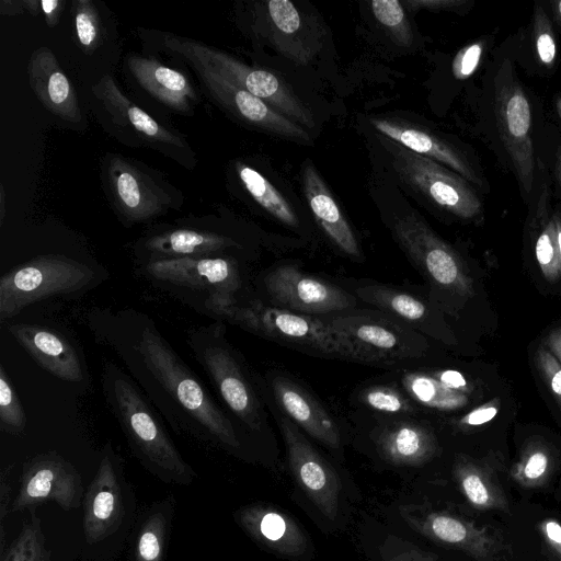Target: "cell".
<instances>
[{"instance_id":"9","label":"cell","mask_w":561,"mask_h":561,"mask_svg":"<svg viewBox=\"0 0 561 561\" xmlns=\"http://www.w3.org/2000/svg\"><path fill=\"white\" fill-rule=\"evenodd\" d=\"M386 145L401 180L433 204L462 219H471L482 213L481 199L466 179L391 139L387 138Z\"/></svg>"},{"instance_id":"17","label":"cell","mask_w":561,"mask_h":561,"mask_svg":"<svg viewBox=\"0 0 561 561\" xmlns=\"http://www.w3.org/2000/svg\"><path fill=\"white\" fill-rule=\"evenodd\" d=\"M186 62L194 68L210 95L241 121L286 138L310 141L309 135L297 123L261 99L201 64Z\"/></svg>"},{"instance_id":"43","label":"cell","mask_w":561,"mask_h":561,"mask_svg":"<svg viewBox=\"0 0 561 561\" xmlns=\"http://www.w3.org/2000/svg\"><path fill=\"white\" fill-rule=\"evenodd\" d=\"M540 534L553 561H561V524L547 518L539 525Z\"/></svg>"},{"instance_id":"49","label":"cell","mask_w":561,"mask_h":561,"mask_svg":"<svg viewBox=\"0 0 561 561\" xmlns=\"http://www.w3.org/2000/svg\"><path fill=\"white\" fill-rule=\"evenodd\" d=\"M24 7L32 15H37L42 11L41 1L37 0H26Z\"/></svg>"},{"instance_id":"19","label":"cell","mask_w":561,"mask_h":561,"mask_svg":"<svg viewBox=\"0 0 561 561\" xmlns=\"http://www.w3.org/2000/svg\"><path fill=\"white\" fill-rule=\"evenodd\" d=\"M8 332L46 371L66 381H81L83 367L70 341L58 331L31 323H11Z\"/></svg>"},{"instance_id":"18","label":"cell","mask_w":561,"mask_h":561,"mask_svg":"<svg viewBox=\"0 0 561 561\" xmlns=\"http://www.w3.org/2000/svg\"><path fill=\"white\" fill-rule=\"evenodd\" d=\"M108 183L116 207L130 221H144L163 213L171 198L149 175L130 161L110 159Z\"/></svg>"},{"instance_id":"37","label":"cell","mask_w":561,"mask_h":561,"mask_svg":"<svg viewBox=\"0 0 561 561\" xmlns=\"http://www.w3.org/2000/svg\"><path fill=\"white\" fill-rule=\"evenodd\" d=\"M371 11L376 20L386 26L403 45H409L412 33L407 21L403 8L397 0H373Z\"/></svg>"},{"instance_id":"15","label":"cell","mask_w":561,"mask_h":561,"mask_svg":"<svg viewBox=\"0 0 561 561\" xmlns=\"http://www.w3.org/2000/svg\"><path fill=\"white\" fill-rule=\"evenodd\" d=\"M396 240L432 284L455 291L467 288L466 277L453 250L416 214H405L392 224Z\"/></svg>"},{"instance_id":"16","label":"cell","mask_w":561,"mask_h":561,"mask_svg":"<svg viewBox=\"0 0 561 561\" xmlns=\"http://www.w3.org/2000/svg\"><path fill=\"white\" fill-rule=\"evenodd\" d=\"M124 479L121 459L107 444L99 468L83 496V535L89 545L114 535L125 518Z\"/></svg>"},{"instance_id":"25","label":"cell","mask_w":561,"mask_h":561,"mask_svg":"<svg viewBox=\"0 0 561 561\" xmlns=\"http://www.w3.org/2000/svg\"><path fill=\"white\" fill-rule=\"evenodd\" d=\"M375 443L386 461L400 467L424 465L437 449L434 434L423 424L408 419L396 420L379 427Z\"/></svg>"},{"instance_id":"6","label":"cell","mask_w":561,"mask_h":561,"mask_svg":"<svg viewBox=\"0 0 561 561\" xmlns=\"http://www.w3.org/2000/svg\"><path fill=\"white\" fill-rule=\"evenodd\" d=\"M96 278L90 266L66 255L36 256L1 276L0 321L5 322L43 299L85 291Z\"/></svg>"},{"instance_id":"22","label":"cell","mask_w":561,"mask_h":561,"mask_svg":"<svg viewBox=\"0 0 561 561\" xmlns=\"http://www.w3.org/2000/svg\"><path fill=\"white\" fill-rule=\"evenodd\" d=\"M241 245L234 239L214 231L191 228L167 230L146 238L139 245L140 264L192 256H222Z\"/></svg>"},{"instance_id":"26","label":"cell","mask_w":561,"mask_h":561,"mask_svg":"<svg viewBox=\"0 0 561 561\" xmlns=\"http://www.w3.org/2000/svg\"><path fill=\"white\" fill-rule=\"evenodd\" d=\"M302 188L317 222L331 242L345 255L360 259V249L350 224L310 161L304 165Z\"/></svg>"},{"instance_id":"4","label":"cell","mask_w":561,"mask_h":561,"mask_svg":"<svg viewBox=\"0 0 561 561\" xmlns=\"http://www.w3.org/2000/svg\"><path fill=\"white\" fill-rule=\"evenodd\" d=\"M318 317L351 347L355 362L394 365L419 359L426 351L422 333L378 309L353 308Z\"/></svg>"},{"instance_id":"32","label":"cell","mask_w":561,"mask_h":561,"mask_svg":"<svg viewBox=\"0 0 561 561\" xmlns=\"http://www.w3.org/2000/svg\"><path fill=\"white\" fill-rule=\"evenodd\" d=\"M236 170L248 193L264 210L290 228L299 226L295 210L267 179L242 162H237Z\"/></svg>"},{"instance_id":"34","label":"cell","mask_w":561,"mask_h":561,"mask_svg":"<svg viewBox=\"0 0 561 561\" xmlns=\"http://www.w3.org/2000/svg\"><path fill=\"white\" fill-rule=\"evenodd\" d=\"M358 400L364 407L388 415L416 413V405L402 390L387 385H373L363 389Z\"/></svg>"},{"instance_id":"35","label":"cell","mask_w":561,"mask_h":561,"mask_svg":"<svg viewBox=\"0 0 561 561\" xmlns=\"http://www.w3.org/2000/svg\"><path fill=\"white\" fill-rule=\"evenodd\" d=\"M26 426V415L4 366L0 365V427L3 432L20 435Z\"/></svg>"},{"instance_id":"41","label":"cell","mask_w":561,"mask_h":561,"mask_svg":"<svg viewBox=\"0 0 561 561\" xmlns=\"http://www.w3.org/2000/svg\"><path fill=\"white\" fill-rule=\"evenodd\" d=\"M482 51V43H472L459 50L451 66L454 76L460 80L470 77L479 65Z\"/></svg>"},{"instance_id":"8","label":"cell","mask_w":561,"mask_h":561,"mask_svg":"<svg viewBox=\"0 0 561 561\" xmlns=\"http://www.w3.org/2000/svg\"><path fill=\"white\" fill-rule=\"evenodd\" d=\"M140 274L175 294H191L208 300L237 299L242 279L237 261L228 255L192 256L140 264Z\"/></svg>"},{"instance_id":"27","label":"cell","mask_w":561,"mask_h":561,"mask_svg":"<svg viewBox=\"0 0 561 561\" xmlns=\"http://www.w3.org/2000/svg\"><path fill=\"white\" fill-rule=\"evenodd\" d=\"M127 65L140 87L164 105L186 112L195 101L196 93L192 83L176 69L154 58L139 56L129 57Z\"/></svg>"},{"instance_id":"48","label":"cell","mask_w":561,"mask_h":561,"mask_svg":"<svg viewBox=\"0 0 561 561\" xmlns=\"http://www.w3.org/2000/svg\"><path fill=\"white\" fill-rule=\"evenodd\" d=\"M548 345L554 355L561 360V328L550 333L548 337Z\"/></svg>"},{"instance_id":"28","label":"cell","mask_w":561,"mask_h":561,"mask_svg":"<svg viewBox=\"0 0 561 561\" xmlns=\"http://www.w3.org/2000/svg\"><path fill=\"white\" fill-rule=\"evenodd\" d=\"M95 96L103 103L106 111L121 124H127L145 138L179 147H186L184 139L162 126L148 113L133 103L117 87L110 75H104L92 88Z\"/></svg>"},{"instance_id":"20","label":"cell","mask_w":561,"mask_h":561,"mask_svg":"<svg viewBox=\"0 0 561 561\" xmlns=\"http://www.w3.org/2000/svg\"><path fill=\"white\" fill-rule=\"evenodd\" d=\"M271 389L282 412L324 446L337 450L342 439L332 415L300 385L286 376L271 379Z\"/></svg>"},{"instance_id":"24","label":"cell","mask_w":561,"mask_h":561,"mask_svg":"<svg viewBox=\"0 0 561 561\" xmlns=\"http://www.w3.org/2000/svg\"><path fill=\"white\" fill-rule=\"evenodd\" d=\"M236 518L251 537L277 553L298 557L308 547L299 526L272 506L251 504L239 510Z\"/></svg>"},{"instance_id":"51","label":"cell","mask_w":561,"mask_h":561,"mask_svg":"<svg viewBox=\"0 0 561 561\" xmlns=\"http://www.w3.org/2000/svg\"><path fill=\"white\" fill-rule=\"evenodd\" d=\"M554 15L557 21L561 24V0L554 3Z\"/></svg>"},{"instance_id":"5","label":"cell","mask_w":561,"mask_h":561,"mask_svg":"<svg viewBox=\"0 0 561 561\" xmlns=\"http://www.w3.org/2000/svg\"><path fill=\"white\" fill-rule=\"evenodd\" d=\"M216 321L187 331V344L220 399L247 428L261 431L262 408L248 373Z\"/></svg>"},{"instance_id":"30","label":"cell","mask_w":561,"mask_h":561,"mask_svg":"<svg viewBox=\"0 0 561 561\" xmlns=\"http://www.w3.org/2000/svg\"><path fill=\"white\" fill-rule=\"evenodd\" d=\"M174 515V500L152 505L139 520L131 546L133 561H163Z\"/></svg>"},{"instance_id":"46","label":"cell","mask_w":561,"mask_h":561,"mask_svg":"<svg viewBox=\"0 0 561 561\" xmlns=\"http://www.w3.org/2000/svg\"><path fill=\"white\" fill-rule=\"evenodd\" d=\"M497 413L495 407H483L470 412L465 419L461 420V424L477 426L491 421Z\"/></svg>"},{"instance_id":"2","label":"cell","mask_w":561,"mask_h":561,"mask_svg":"<svg viewBox=\"0 0 561 561\" xmlns=\"http://www.w3.org/2000/svg\"><path fill=\"white\" fill-rule=\"evenodd\" d=\"M105 402L134 456L167 483L188 485L196 472L168 434L152 403L119 366L105 362L101 375Z\"/></svg>"},{"instance_id":"3","label":"cell","mask_w":561,"mask_h":561,"mask_svg":"<svg viewBox=\"0 0 561 561\" xmlns=\"http://www.w3.org/2000/svg\"><path fill=\"white\" fill-rule=\"evenodd\" d=\"M196 309L307 354L355 362L351 347L320 317L252 300H209Z\"/></svg>"},{"instance_id":"33","label":"cell","mask_w":561,"mask_h":561,"mask_svg":"<svg viewBox=\"0 0 561 561\" xmlns=\"http://www.w3.org/2000/svg\"><path fill=\"white\" fill-rule=\"evenodd\" d=\"M1 557L2 561H50V551L35 508L30 510V518L24 520L20 534Z\"/></svg>"},{"instance_id":"31","label":"cell","mask_w":561,"mask_h":561,"mask_svg":"<svg viewBox=\"0 0 561 561\" xmlns=\"http://www.w3.org/2000/svg\"><path fill=\"white\" fill-rule=\"evenodd\" d=\"M454 474L461 493L473 507L484 511L507 510L508 503L502 486L485 468L462 459L456 463Z\"/></svg>"},{"instance_id":"1","label":"cell","mask_w":561,"mask_h":561,"mask_svg":"<svg viewBox=\"0 0 561 561\" xmlns=\"http://www.w3.org/2000/svg\"><path fill=\"white\" fill-rule=\"evenodd\" d=\"M88 325L95 340L123 362L174 432L228 451L241 449L230 419L148 314L95 309L88 314Z\"/></svg>"},{"instance_id":"7","label":"cell","mask_w":561,"mask_h":561,"mask_svg":"<svg viewBox=\"0 0 561 561\" xmlns=\"http://www.w3.org/2000/svg\"><path fill=\"white\" fill-rule=\"evenodd\" d=\"M163 46L186 61L201 64L218 72L295 123L313 127L314 121L310 111L289 87L272 72L249 67L225 51L173 34L163 35Z\"/></svg>"},{"instance_id":"29","label":"cell","mask_w":561,"mask_h":561,"mask_svg":"<svg viewBox=\"0 0 561 561\" xmlns=\"http://www.w3.org/2000/svg\"><path fill=\"white\" fill-rule=\"evenodd\" d=\"M355 295L420 333L435 334V311L419 296L382 284L362 285L356 287Z\"/></svg>"},{"instance_id":"47","label":"cell","mask_w":561,"mask_h":561,"mask_svg":"<svg viewBox=\"0 0 561 561\" xmlns=\"http://www.w3.org/2000/svg\"><path fill=\"white\" fill-rule=\"evenodd\" d=\"M421 5H427L428 8L443 9V10H457L465 7L466 1L459 0H436V1H413Z\"/></svg>"},{"instance_id":"50","label":"cell","mask_w":561,"mask_h":561,"mask_svg":"<svg viewBox=\"0 0 561 561\" xmlns=\"http://www.w3.org/2000/svg\"><path fill=\"white\" fill-rule=\"evenodd\" d=\"M554 217V224H556V230H557V242H558V249L561 256V218L558 215H553Z\"/></svg>"},{"instance_id":"12","label":"cell","mask_w":561,"mask_h":561,"mask_svg":"<svg viewBox=\"0 0 561 561\" xmlns=\"http://www.w3.org/2000/svg\"><path fill=\"white\" fill-rule=\"evenodd\" d=\"M272 411L283 435L295 480L322 515L334 519L342 492L337 473L279 408Z\"/></svg>"},{"instance_id":"21","label":"cell","mask_w":561,"mask_h":561,"mask_svg":"<svg viewBox=\"0 0 561 561\" xmlns=\"http://www.w3.org/2000/svg\"><path fill=\"white\" fill-rule=\"evenodd\" d=\"M27 75L33 93L45 108L67 122H82V112L71 81L48 47L42 46L32 53Z\"/></svg>"},{"instance_id":"54","label":"cell","mask_w":561,"mask_h":561,"mask_svg":"<svg viewBox=\"0 0 561 561\" xmlns=\"http://www.w3.org/2000/svg\"><path fill=\"white\" fill-rule=\"evenodd\" d=\"M3 188L1 187V221L3 219V213H4V194Z\"/></svg>"},{"instance_id":"45","label":"cell","mask_w":561,"mask_h":561,"mask_svg":"<svg viewBox=\"0 0 561 561\" xmlns=\"http://www.w3.org/2000/svg\"><path fill=\"white\" fill-rule=\"evenodd\" d=\"M65 4L64 0H41L42 12L49 27L56 26Z\"/></svg>"},{"instance_id":"39","label":"cell","mask_w":561,"mask_h":561,"mask_svg":"<svg viewBox=\"0 0 561 561\" xmlns=\"http://www.w3.org/2000/svg\"><path fill=\"white\" fill-rule=\"evenodd\" d=\"M534 35L536 54L539 61L547 68H551L557 56L556 39L549 18L539 5H536L534 11Z\"/></svg>"},{"instance_id":"36","label":"cell","mask_w":561,"mask_h":561,"mask_svg":"<svg viewBox=\"0 0 561 561\" xmlns=\"http://www.w3.org/2000/svg\"><path fill=\"white\" fill-rule=\"evenodd\" d=\"M75 31L79 45L92 54L100 44L101 24L98 9L90 0L73 2Z\"/></svg>"},{"instance_id":"42","label":"cell","mask_w":561,"mask_h":561,"mask_svg":"<svg viewBox=\"0 0 561 561\" xmlns=\"http://www.w3.org/2000/svg\"><path fill=\"white\" fill-rule=\"evenodd\" d=\"M538 362L550 385L551 391L561 407V364L543 348H540L538 352Z\"/></svg>"},{"instance_id":"23","label":"cell","mask_w":561,"mask_h":561,"mask_svg":"<svg viewBox=\"0 0 561 561\" xmlns=\"http://www.w3.org/2000/svg\"><path fill=\"white\" fill-rule=\"evenodd\" d=\"M370 123L386 138L414 153L446 164L467 181L481 184L468 159L453 145L434 134L401 119L376 117L370 119Z\"/></svg>"},{"instance_id":"38","label":"cell","mask_w":561,"mask_h":561,"mask_svg":"<svg viewBox=\"0 0 561 561\" xmlns=\"http://www.w3.org/2000/svg\"><path fill=\"white\" fill-rule=\"evenodd\" d=\"M549 472V456L542 449H534L515 466L512 474L524 488H537L545 483Z\"/></svg>"},{"instance_id":"10","label":"cell","mask_w":561,"mask_h":561,"mask_svg":"<svg viewBox=\"0 0 561 561\" xmlns=\"http://www.w3.org/2000/svg\"><path fill=\"white\" fill-rule=\"evenodd\" d=\"M494 111L504 147L523 192L531 193L535 154L530 136L531 112L528 99L505 62L496 77Z\"/></svg>"},{"instance_id":"40","label":"cell","mask_w":561,"mask_h":561,"mask_svg":"<svg viewBox=\"0 0 561 561\" xmlns=\"http://www.w3.org/2000/svg\"><path fill=\"white\" fill-rule=\"evenodd\" d=\"M267 11L273 24L283 33L293 34L301 26V18L294 3L288 0H271Z\"/></svg>"},{"instance_id":"14","label":"cell","mask_w":561,"mask_h":561,"mask_svg":"<svg viewBox=\"0 0 561 561\" xmlns=\"http://www.w3.org/2000/svg\"><path fill=\"white\" fill-rule=\"evenodd\" d=\"M83 500L80 473L56 453L41 454L23 465L21 485L11 503V512L33 510L55 502L65 511L79 507Z\"/></svg>"},{"instance_id":"11","label":"cell","mask_w":561,"mask_h":561,"mask_svg":"<svg viewBox=\"0 0 561 561\" xmlns=\"http://www.w3.org/2000/svg\"><path fill=\"white\" fill-rule=\"evenodd\" d=\"M402 519L424 537L458 549L479 561H502L510 550L492 529L428 505L404 504Z\"/></svg>"},{"instance_id":"53","label":"cell","mask_w":561,"mask_h":561,"mask_svg":"<svg viewBox=\"0 0 561 561\" xmlns=\"http://www.w3.org/2000/svg\"><path fill=\"white\" fill-rule=\"evenodd\" d=\"M556 108L561 119V94L556 98Z\"/></svg>"},{"instance_id":"13","label":"cell","mask_w":561,"mask_h":561,"mask_svg":"<svg viewBox=\"0 0 561 561\" xmlns=\"http://www.w3.org/2000/svg\"><path fill=\"white\" fill-rule=\"evenodd\" d=\"M263 283L276 307L298 313L318 317L356 307L355 296L291 265L271 271L264 276Z\"/></svg>"},{"instance_id":"44","label":"cell","mask_w":561,"mask_h":561,"mask_svg":"<svg viewBox=\"0 0 561 561\" xmlns=\"http://www.w3.org/2000/svg\"><path fill=\"white\" fill-rule=\"evenodd\" d=\"M10 469L4 468L1 471L0 476V520H1V548L0 551L3 552L4 546V533H3V520L5 516L11 512V486L9 481Z\"/></svg>"},{"instance_id":"52","label":"cell","mask_w":561,"mask_h":561,"mask_svg":"<svg viewBox=\"0 0 561 561\" xmlns=\"http://www.w3.org/2000/svg\"><path fill=\"white\" fill-rule=\"evenodd\" d=\"M557 172L561 183V147L558 149L557 152Z\"/></svg>"}]
</instances>
